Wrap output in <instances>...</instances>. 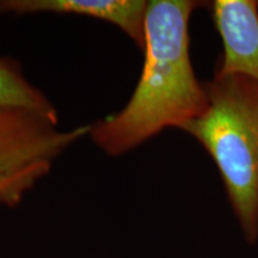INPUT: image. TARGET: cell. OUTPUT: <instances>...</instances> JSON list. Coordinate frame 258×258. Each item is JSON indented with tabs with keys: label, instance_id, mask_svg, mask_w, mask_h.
I'll return each instance as SVG.
<instances>
[{
	"label": "cell",
	"instance_id": "6",
	"mask_svg": "<svg viewBox=\"0 0 258 258\" xmlns=\"http://www.w3.org/2000/svg\"><path fill=\"white\" fill-rule=\"evenodd\" d=\"M0 109L28 111L57 124L55 106L46 95L31 85L15 61L0 59Z\"/></svg>",
	"mask_w": 258,
	"mask_h": 258
},
{
	"label": "cell",
	"instance_id": "2",
	"mask_svg": "<svg viewBox=\"0 0 258 258\" xmlns=\"http://www.w3.org/2000/svg\"><path fill=\"white\" fill-rule=\"evenodd\" d=\"M208 104L182 131L217 164L246 239L258 238V83L244 77L205 82Z\"/></svg>",
	"mask_w": 258,
	"mask_h": 258
},
{
	"label": "cell",
	"instance_id": "1",
	"mask_svg": "<svg viewBox=\"0 0 258 258\" xmlns=\"http://www.w3.org/2000/svg\"><path fill=\"white\" fill-rule=\"evenodd\" d=\"M201 3L151 0L145 16V60L138 85L117 114L90 124L93 144L110 157L134 150L166 128L182 129L208 104L190 59L189 21Z\"/></svg>",
	"mask_w": 258,
	"mask_h": 258
},
{
	"label": "cell",
	"instance_id": "4",
	"mask_svg": "<svg viewBox=\"0 0 258 258\" xmlns=\"http://www.w3.org/2000/svg\"><path fill=\"white\" fill-rule=\"evenodd\" d=\"M224 55L215 77H244L258 83V4L252 0L212 3Z\"/></svg>",
	"mask_w": 258,
	"mask_h": 258
},
{
	"label": "cell",
	"instance_id": "7",
	"mask_svg": "<svg viewBox=\"0 0 258 258\" xmlns=\"http://www.w3.org/2000/svg\"><path fill=\"white\" fill-rule=\"evenodd\" d=\"M53 160H9L0 163V203L16 207L25 192L49 173Z\"/></svg>",
	"mask_w": 258,
	"mask_h": 258
},
{
	"label": "cell",
	"instance_id": "5",
	"mask_svg": "<svg viewBox=\"0 0 258 258\" xmlns=\"http://www.w3.org/2000/svg\"><path fill=\"white\" fill-rule=\"evenodd\" d=\"M146 9L147 2L144 0H0V14L23 16L50 12L109 22L141 49L145 44Z\"/></svg>",
	"mask_w": 258,
	"mask_h": 258
},
{
	"label": "cell",
	"instance_id": "3",
	"mask_svg": "<svg viewBox=\"0 0 258 258\" xmlns=\"http://www.w3.org/2000/svg\"><path fill=\"white\" fill-rule=\"evenodd\" d=\"M90 124L59 131L57 124L28 111L0 109V163L9 160H54L89 135Z\"/></svg>",
	"mask_w": 258,
	"mask_h": 258
}]
</instances>
